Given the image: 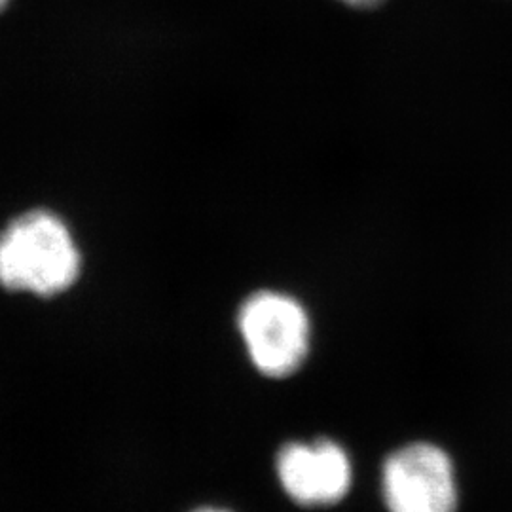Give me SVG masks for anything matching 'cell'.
I'll list each match as a JSON object with an SVG mask.
<instances>
[{
	"label": "cell",
	"instance_id": "1",
	"mask_svg": "<svg viewBox=\"0 0 512 512\" xmlns=\"http://www.w3.org/2000/svg\"><path fill=\"white\" fill-rule=\"evenodd\" d=\"M78 270L73 236L52 213L21 215L0 236V283L10 291L61 293L73 285Z\"/></svg>",
	"mask_w": 512,
	"mask_h": 512
},
{
	"label": "cell",
	"instance_id": "2",
	"mask_svg": "<svg viewBox=\"0 0 512 512\" xmlns=\"http://www.w3.org/2000/svg\"><path fill=\"white\" fill-rule=\"evenodd\" d=\"M239 330L253 365L270 378L291 376L308 357L310 319L287 294H253L239 313Z\"/></svg>",
	"mask_w": 512,
	"mask_h": 512
},
{
	"label": "cell",
	"instance_id": "3",
	"mask_svg": "<svg viewBox=\"0 0 512 512\" xmlns=\"http://www.w3.org/2000/svg\"><path fill=\"white\" fill-rule=\"evenodd\" d=\"M382 494L389 512H456L452 461L429 442L403 446L385 459Z\"/></svg>",
	"mask_w": 512,
	"mask_h": 512
},
{
	"label": "cell",
	"instance_id": "5",
	"mask_svg": "<svg viewBox=\"0 0 512 512\" xmlns=\"http://www.w3.org/2000/svg\"><path fill=\"white\" fill-rule=\"evenodd\" d=\"M342 2L351 4V6H357V8H366V6H376V4H380L382 0H342Z\"/></svg>",
	"mask_w": 512,
	"mask_h": 512
},
{
	"label": "cell",
	"instance_id": "6",
	"mask_svg": "<svg viewBox=\"0 0 512 512\" xmlns=\"http://www.w3.org/2000/svg\"><path fill=\"white\" fill-rule=\"evenodd\" d=\"M192 512H230L226 511V509H217V507H202V509H196V511Z\"/></svg>",
	"mask_w": 512,
	"mask_h": 512
},
{
	"label": "cell",
	"instance_id": "4",
	"mask_svg": "<svg viewBox=\"0 0 512 512\" xmlns=\"http://www.w3.org/2000/svg\"><path fill=\"white\" fill-rule=\"evenodd\" d=\"M275 471L287 495L304 507L334 505L351 486L348 454L332 440L285 444L275 458Z\"/></svg>",
	"mask_w": 512,
	"mask_h": 512
},
{
	"label": "cell",
	"instance_id": "7",
	"mask_svg": "<svg viewBox=\"0 0 512 512\" xmlns=\"http://www.w3.org/2000/svg\"><path fill=\"white\" fill-rule=\"evenodd\" d=\"M6 4H8V0H0V10H2Z\"/></svg>",
	"mask_w": 512,
	"mask_h": 512
}]
</instances>
